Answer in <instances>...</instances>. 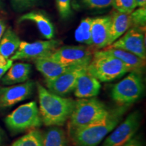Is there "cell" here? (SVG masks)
<instances>
[{
    "mask_svg": "<svg viewBox=\"0 0 146 146\" xmlns=\"http://www.w3.org/2000/svg\"><path fill=\"white\" fill-rule=\"evenodd\" d=\"M132 27L130 14L123 13L117 10L113 11L110 14L109 40L108 46L120 38Z\"/></svg>",
    "mask_w": 146,
    "mask_h": 146,
    "instance_id": "2e32d148",
    "label": "cell"
},
{
    "mask_svg": "<svg viewBox=\"0 0 146 146\" xmlns=\"http://www.w3.org/2000/svg\"><path fill=\"white\" fill-rule=\"evenodd\" d=\"M108 47L127 51L141 59L145 60V29L137 27H131L127 32Z\"/></svg>",
    "mask_w": 146,
    "mask_h": 146,
    "instance_id": "9c48e42d",
    "label": "cell"
},
{
    "mask_svg": "<svg viewBox=\"0 0 146 146\" xmlns=\"http://www.w3.org/2000/svg\"><path fill=\"white\" fill-rule=\"evenodd\" d=\"M112 6L115 10L131 14L137 7L135 0H113Z\"/></svg>",
    "mask_w": 146,
    "mask_h": 146,
    "instance_id": "484cf974",
    "label": "cell"
},
{
    "mask_svg": "<svg viewBox=\"0 0 146 146\" xmlns=\"http://www.w3.org/2000/svg\"><path fill=\"white\" fill-rule=\"evenodd\" d=\"M92 21V18H86L82 20L79 26L75 31L74 36L76 41L87 45H92L91 32Z\"/></svg>",
    "mask_w": 146,
    "mask_h": 146,
    "instance_id": "7402d4cb",
    "label": "cell"
},
{
    "mask_svg": "<svg viewBox=\"0 0 146 146\" xmlns=\"http://www.w3.org/2000/svg\"><path fill=\"white\" fill-rule=\"evenodd\" d=\"M129 106H118L110 109L101 119L86 127L69 131V136L74 146H98L108 133L123 119Z\"/></svg>",
    "mask_w": 146,
    "mask_h": 146,
    "instance_id": "6da1fadb",
    "label": "cell"
},
{
    "mask_svg": "<svg viewBox=\"0 0 146 146\" xmlns=\"http://www.w3.org/2000/svg\"><path fill=\"white\" fill-rule=\"evenodd\" d=\"M12 62H13V61L11 60L6 65H4V66L0 65V78L4 75L5 72H6L8 69L10 68V67L12 65Z\"/></svg>",
    "mask_w": 146,
    "mask_h": 146,
    "instance_id": "f546056e",
    "label": "cell"
},
{
    "mask_svg": "<svg viewBox=\"0 0 146 146\" xmlns=\"http://www.w3.org/2000/svg\"><path fill=\"white\" fill-rule=\"evenodd\" d=\"M109 110L104 103L94 97L77 100L69 118V131L85 127L101 119Z\"/></svg>",
    "mask_w": 146,
    "mask_h": 146,
    "instance_id": "277c9868",
    "label": "cell"
},
{
    "mask_svg": "<svg viewBox=\"0 0 146 146\" xmlns=\"http://www.w3.org/2000/svg\"><path fill=\"white\" fill-rule=\"evenodd\" d=\"M100 82L87 70L78 76L73 91L74 96L81 99L96 97L100 94Z\"/></svg>",
    "mask_w": 146,
    "mask_h": 146,
    "instance_id": "9a60e30c",
    "label": "cell"
},
{
    "mask_svg": "<svg viewBox=\"0 0 146 146\" xmlns=\"http://www.w3.org/2000/svg\"><path fill=\"white\" fill-rule=\"evenodd\" d=\"M105 52L112 55L114 57L119 59L122 62L127 66L131 71H137L141 72L143 70L145 66V60L141 59L136 55L127 51L116 48H109L107 47Z\"/></svg>",
    "mask_w": 146,
    "mask_h": 146,
    "instance_id": "d6986e66",
    "label": "cell"
},
{
    "mask_svg": "<svg viewBox=\"0 0 146 146\" xmlns=\"http://www.w3.org/2000/svg\"><path fill=\"white\" fill-rule=\"evenodd\" d=\"M5 29H6V24H5V21L0 19V40H1L3 33H4Z\"/></svg>",
    "mask_w": 146,
    "mask_h": 146,
    "instance_id": "4dcf8cb0",
    "label": "cell"
},
{
    "mask_svg": "<svg viewBox=\"0 0 146 146\" xmlns=\"http://www.w3.org/2000/svg\"><path fill=\"white\" fill-rule=\"evenodd\" d=\"M144 90L141 72L131 71L125 78L112 87L111 97L118 106H130L143 96Z\"/></svg>",
    "mask_w": 146,
    "mask_h": 146,
    "instance_id": "5b68a950",
    "label": "cell"
},
{
    "mask_svg": "<svg viewBox=\"0 0 146 146\" xmlns=\"http://www.w3.org/2000/svg\"><path fill=\"white\" fill-rule=\"evenodd\" d=\"M35 82L27 81L12 87H0V108H9L24 101L31 96Z\"/></svg>",
    "mask_w": 146,
    "mask_h": 146,
    "instance_id": "7c38bea8",
    "label": "cell"
},
{
    "mask_svg": "<svg viewBox=\"0 0 146 146\" xmlns=\"http://www.w3.org/2000/svg\"><path fill=\"white\" fill-rule=\"evenodd\" d=\"M3 7V0H0V10H1Z\"/></svg>",
    "mask_w": 146,
    "mask_h": 146,
    "instance_id": "d6a6232c",
    "label": "cell"
},
{
    "mask_svg": "<svg viewBox=\"0 0 146 146\" xmlns=\"http://www.w3.org/2000/svg\"><path fill=\"white\" fill-rule=\"evenodd\" d=\"M62 44L58 39H48L29 43L21 41L16 52L10 59L13 60L24 59H36L47 56Z\"/></svg>",
    "mask_w": 146,
    "mask_h": 146,
    "instance_id": "30bf717a",
    "label": "cell"
},
{
    "mask_svg": "<svg viewBox=\"0 0 146 146\" xmlns=\"http://www.w3.org/2000/svg\"><path fill=\"white\" fill-rule=\"evenodd\" d=\"M56 4L62 19L66 20L72 16V0H56Z\"/></svg>",
    "mask_w": 146,
    "mask_h": 146,
    "instance_id": "4316f807",
    "label": "cell"
},
{
    "mask_svg": "<svg viewBox=\"0 0 146 146\" xmlns=\"http://www.w3.org/2000/svg\"><path fill=\"white\" fill-rule=\"evenodd\" d=\"M87 70L100 82L112 81L130 72L125 64L104 50L94 53Z\"/></svg>",
    "mask_w": 146,
    "mask_h": 146,
    "instance_id": "3957f363",
    "label": "cell"
},
{
    "mask_svg": "<svg viewBox=\"0 0 146 146\" xmlns=\"http://www.w3.org/2000/svg\"><path fill=\"white\" fill-rule=\"evenodd\" d=\"M24 21H31L34 23L40 33L47 39H52L54 37V24L43 10H32L25 13L18 19V23Z\"/></svg>",
    "mask_w": 146,
    "mask_h": 146,
    "instance_id": "5bb4252c",
    "label": "cell"
},
{
    "mask_svg": "<svg viewBox=\"0 0 146 146\" xmlns=\"http://www.w3.org/2000/svg\"><path fill=\"white\" fill-rule=\"evenodd\" d=\"M87 64L76 65L58 77L46 80L47 89L60 96H65L74 90L78 76L87 70Z\"/></svg>",
    "mask_w": 146,
    "mask_h": 146,
    "instance_id": "8fae6325",
    "label": "cell"
},
{
    "mask_svg": "<svg viewBox=\"0 0 146 146\" xmlns=\"http://www.w3.org/2000/svg\"><path fill=\"white\" fill-rule=\"evenodd\" d=\"M31 73V65L27 63H16L12 65L2 76L1 83L5 85L25 83Z\"/></svg>",
    "mask_w": 146,
    "mask_h": 146,
    "instance_id": "ac0fdd59",
    "label": "cell"
},
{
    "mask_svg": "<svg viewBox=\"0 0 146 146\" xmlns=\"http://www.w3.org/2000/svg\"><path fill=\"white\" fill-rule=\"evenodd\" d=\"M141 122V114L136 110L111 131L102 146H123L135 135Z\"/></svg>",
    "mask_w": 146,
    "mask_h": 146,
    "instance_id": "52a82bcc",
    "label": "cell"
},
{
    "mask_svg": "<svg viewBox=\"0 0 146 146\" xmlns=\"http://www.w3.org/2000/svg\"><path fill=\"white\" fill-rule=\"evenodd\" d=\"M137 7L146 6V0H135Z\"/></svg>",
    "mask_w": 146,
    "mask_h": 146,
    "instance_id": "1f68e13d",
    "label": "cell"
},
{
    "mask_svg": "<svg viewBox=\"0 0 146 146\" xmlns=\"http://www.w3.org/2000/svg\"><path fill=\"white\" fill-rule=\"evenodd\" d=\"M85 8L89 9L107 8L112 5L113 0H79Z\"/></svg>",
    "mask_w": 146,
    "mask_h": 146,
    "instance_id": "83f0119b",
    "label": "cell"
},
{
    "mask_svg": "<svg viewBox=\"0 0 146 146\" xmlns=\"http://www.w3.org/2000/svg\"><path fill=\"white\" fill-rule=\"evenodd\" d=\"M45 57L64 65H88L93 54L84 45H65L58 47Z\"/></svg>",
    "mask_w": 146,
    "mask_h": 146,
    "instance_id": "ba28073f",
    "label": "cell"
},
{
    "mask_svg": "<svg viewBox=\"0 0 146 146\" xmlns=\"http://www.w3.org/2000/svg\"><path fill=\"white\" fill-rule=\"evenodd\" d=\"M132 27L145 29L146 25V6L139 7L130 14Z\"/></svg>",
    "mask_w": 146,
    "mask_h": 146,
    "instance_id": "d4e9b609",
    "label": "cell"
},
{
    "mask_svg": "<svg viewBox=\"0 0 146 146\" xmlns=\"http://www.w3.org/2000/svg\"><path fill=\"white\" fill-rule=\"evenodd\" d=\"M43 146H68L64 131L56 126L51 127L43 135Z\"/></svg>",
    "mask_w": 146,
    "mask_h": 146,
    "instance_id": "44dd1931",
    "label": "cell"
},
{
    "mask_svg": "<svg viewBox=\"0 0 146 146\" xmlns=\"http://www.w3.org/2000/svg\"><path fill=\"white\" fill-rule=\"evenodd\" d=\"M43 133L32 130L16 140L12 146H43Z\"/></svg>",
    "mask_w": 146,
    "mask_h": 146,
    "instance_id": "603a6c76",
    "label": "cell"
},
{
    "mask_svg": "<svg viewBox=\"0 0 146 146\" xmlns=\"http://www.w3.org/2000/svg\"><path fill=\"white\" fill-rule=\"evenodd\" d=\"M5 123L11 131L20 133L41 127L43 122L36 102H31L20 106L8 114Z\"/></svg>",
    "mask_w": 146,
    "mask_h": 146,
    "instance_id": "8992f818",
    "label": "cell"
},
{
    "mask_svg": "<svg viewBox=\"0 0 146 146\" xmlns=\"http://www.w3.org/2000/svg\"><path fill=\"white\" fill-rule=\"evenodd\" d=\"M1 143H2V139H1V136L0 135V146H1Z\"/></svg>",
    "mask_w": 146,
    "mask_h": 146,
    "instance_id": "836d02e7",
    "label": "cell"
},
{
    "mask_svg": "<svg viewBox=\"0 0 146 146\" xmlns=\"http://www.w3.org/2000/svg\"><path fill=\"white\" fill-rule=\"evenodd\" d=\"M42 0H10L12 8L16 12H23L41 4Z\"/></svg>",
    "mask_w": 146,
    "mask_h": 146,
    "instance_id": "cb8c5ba5",
    "label": "cell"
},
{
    "mask_svg": "<svg viewBox=\"0 0 146 146\" xmlns=\"http://www.w3.org/2000/svg\"><path fill=\"white\" fill-rule=\"evenodd\" d=\"M21 42L17 34L11 28L8 29L0 40V54L6 59H10L18 50Z\"/></svg>",
    "mask_w": 146,
    "mask_h": 146,
    "instance_id": "ffe728a7",
    "label": "cell"
},
{
    "mask_svg": "<svg viewBox=\"0 0 146 146\" xmlns=\"http://www.w3.org/2000/svg\"><path fill=\"white\" fill-rule=\"evenodd\" d=\"M110 15L93 18L91 23L92 45L98 49L106 47L108 44Z\"/></svg>",
    "mask_w": 146,
    "mask_h": 146,
    "instance_id": "4fadbf2b",
    "label": "cell"
},
{
    "mask_svg": "<svg viewBox=\"0 0 146 146\" xmlns=\"http://www.w3.org/2000/svg\"><path fill=\"white\" fill-rule=\"evenodd\" d=\"M123 146H144L141 138L139 136L135 135Z\"/></svg>",
    "mask_w": 146,
    "mask_h": 146,
    "instance_id": "f1b7e54d",
    "label": "cell"
},
{
    "mask_svg": "<svg viewBox=\"0 0 146 146\" xmlns=\"http://www.w3.org/2000/svg\"><path fill=\"white\" fill-rule=\"evenodd\" d=\"M75 66L76 65L68 66L62 64L47 57L35 59L36 68L43 74L45 80H51L58 77Z\"/></svg>",
    "mask_w": 146,
    "mask_h": 146,
    "instance_id": "e0dca14e",
    "label": "cell"
},
{
    "mask_svg": "<svg viewBox=\"0 0 146 146\" xmlns=\"http://www.w3.org/2000/svg\"><path fill=\"white\" fill-rule=\"evenodd\" d=\"M39 102V112L46 126H62L70 118L75 101L58 96L36 83Z\"/></svg>",
    "mask_w": 146,
    "mask_h": 146,
    "instance_id": "7a4b0ae2",
    "label": "cell"
}]
</instances>
